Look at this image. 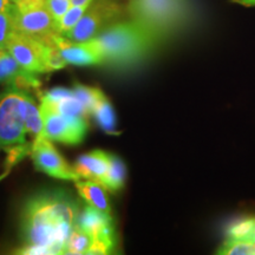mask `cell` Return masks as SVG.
<instances>
[{"label":"cell","mask_w":255,"mask_h":255,"mask_svg":"<svg viewBox=\"0 0 255 255\" xmlns=\"http://www.w3.org/2000/svg\"><path fill=\"white\" fill-rule=\"evenodd\" d=\"M30 155L34 165L39 171H43L55 178L68 181L82 180L73 165L69 164L68 161L60 155L57 148L52 144L51 139L45 136H39L34 138L31 144Z\"/></svg>","instance_id":"cell-10"},{"label":"cell","mask_w":255,"mask_h":255,"mask_svg":"<svg viewBox=\"0 0 255 255\" xmlns=\"http://www.w3.org/2000/svg\"><path fill=\"white\" fill-rule=\"evenodd\" d=\"M216 254L255 255V214L242 216L229 226Z\"/></svg>","instance_id":"cell-11"},{"label":"cell","mask_w":255,"mask_h":255,"mask_svg":"<svg viewBox=\"0 0 255 255\" xmlns=\"http://www.w3.org/2000/svg\"><path fill=\"white\" fill-rule=\"evenodd\" d=\"M87 7L88 6L85 5H72L68 9V12L63 15V18L58 23V30L62 36H65L69 31H71L78 24Z\"/></svg>","instance_id":"cell-19"},{"label":"cell","mask_w":255,"mask_h":255,"mask_svg":"<svg viewBox=\"0 0 255 255\" xmlns=\"http://www.w3.org/2000/svg\"><path fill=\"white\" fill-rule=\"evenodd\" d=\"M253 6H255V0H250L247 4V7H253Z\"/></svg>","instance_id":"cell-26"},{"label":"cell","mask_w":255,"mask_h":255,"mask_svg":"<svg viewBox=\"0 0 255 255\" xmlns=\"http://www.w3.org/2000/svg\"><path fill=\"white\" fill-rule=\"evenodd\" d=\"M55 44L66 64L87 66L100 65V64L105 63L103 52L94 39L87 41H72L65 36L58 34L55 38Z\"/></svg>","instance_id":"cell-12"},{"label":"cell","mask_w":255,"mask_h":255,"mask_svg":"<svg viewBox=\"0 0 255 255\" xmlns=\"http://www.w3.org/2000/svg\"><path fill=\"white\" fill-rule=\"evenodd\" d=\"M11 1H12V2H17L18 0H11Z\"/></svg>","instance_id":"cell-27"},{"label":"cell","mask_w":255,"mask_h":255,"mask_svg":"<svg viewBox=\"0 0 255 255\" xmlns=\"http://www.w3.org/2000/svg\"><path fill=\"white\" fill-rule=\"evenodd\" d=\"M91 116L105 132L110 133V135H119L120 133L117 131V120L113 104L110 103V101L108 100V97L102 90L96 98Z\"/></svg>","instance_id":"cell-16"},{"label":"cell","mask_w":255,"mask_h":255,"mask_svg":"<svg viewBox=\"0 0 255 255\" xmlns=\"http://www.w3.org/2000/svg\"><path fill=\"white\" fill-rule=\"evenodd\" d=\"M30 91L7 87L0 94V146L5 150L27 144L25 104Z\"/></svg>","instance_id":"cell-5"},{"label":"cell","mask_w":255,"mask_h":255,"mask_svg":"<svg viewBox=\"0 0 255 255\" xmlns=\"http://www.w3.org/2000/svg\"><path fill=\"white\" fill-rule=\"evenodd\" d=\"M13 2L11 0H0V11H6L11 7Z\"/></svg>","instance_id":"cell-23"},{"label":"cell","mask_w":255,"mask_h":255,"mask_svg":"<svg viewBox=\"0 0 255 255\" xmlns=\"http://www.w3.org/2000/svg\"><path fill=\"white\" fill-rule=\"evenodd\" d=\"M12 6L6 11H0V50L6 49L9 37L14 32Z\"/></svg>","instance_id":"cell-21"},{"label":"cell","mask_w":255,"mask_h":255,"mask_svg":"<svg viewBox=\"0 0 255 255\" xmlns=\"http://www.w3.org/2000/svg\"><path fill=\"white\" fill-rule=\"evenodd\" d=\"M92 242L94 239L91 235L83 231L79 226H76L70 234L65 254H90Z\"/></svg>","instance_id":"cell-18"},{"label":"cell","mask_w":255,"mask_h":255,"mask_svg":"<svg viewBox=\"0 0 255 255\" xmlns=\"http://www.w3.org/2000/svg\"><path fill=\"white\" fill-rule=\"evenodd\" d=\"M73 94H75L76 97L81 101V103L84 105V108L87 109L89 115L91 116L92 108H94L96 98H97L98 94H100V89L97 88H91L87 87V85L79 84V83H76L72 88Z\"/></svg>","instance_id":"cell-20"},{"label":"cell","mask_w":255,"mask_h":255,"mask_svg":"<svg viewBox=\"0 0 255 255\" xmlns=\"http://www.w3.org/2000/svg\"><path fill=\"white\" fill-rule=\"evenodd\" d=\"M77 226L94 239L90 250L91 255L110 254L116 250V231L111 214L88 205L82 208Z\"/></svg>","instance_id":"cell-9"},{"label":"cell","mask_w":255,"mask_h":255,"mask_svg":"<svg viewBox=\"0 0 255 255\" xmlns=\"http://www.w3.org/2000/svg\"><path fill=\"white\" fill-rule=\"evenodd\" d=\"M233 1H234V2H237V4H239V5H242V6H247L248 1H250V0H233Z\"/></svg>","instance_id":"cell-25"},{"label":"cell","mask_w":255,"mask_h":255,"mask_svg":"<svg viewBox=\"0 0 255 255\" xmlns=\"http://www.w3.org/2000/svg\"><path fill=\"white\" fill-rule=\"evenodd\" d=\"M103 52L105 63L130 65L146 58L164 37L131 19L120 21L94 38Z\"/></svg>","instance_id":"cell-2"},{"label":"cell","mask_w":255,"mask_h":255,"mask_svg":"<svg viewBox=\"0 0 255 255\" xmlns=\"http://www.w3.org/2000/svg\"><path fill=\"white\" fill-rule=\"evenodd\" d=\"M128 19L124 0H91L78 24L65 34L72 41H87Z\"/></svg>","instance_id":"cell-7"},{"label":"cell","mask_w":255,"mask_h":255,"mask_svg":"<svg viewBox=\"0 0 255 255\" xmlns=\"http://www.w3.org/2000/svg\"><path fill=\"white\" fill-rule=\"evenodd\" d=\"M46 5L52 17L55 18L57 24H58L63 15L72 6V1L71 0H46Z\"/></svg>","instance_id":"cell-22"},{"label":"cell","mask_w":255,"mask_h":255,"mask_svg":"<svg viewBox=\"0 0 255 255\" xmlns=\"http://www.w3.org/2000/svg\"><path fill=\"white\" fill-rule=\"evenodd\" d=\"M76 189L87 205L95 207L107 214H111V205L108 199L107 189L101 183L92 180H78L76 181Z\"/></svg>","instance_id":"cell-15"},{"label":"cell","mask_w":255,"mask_h":255,"mask_svg":"<svg viewBox=\"0 0 255 255\" xmlns=\"http://www.w3.org/2000/svg\"><path fill=\"white\" fill-rule=\"evenodd\" d=\"M0 85H7L23 89L38 90L40 81L36 73H32L19 65L13 56L7 50H0Z\"/></svg>","instance_id":"cell-13"},{"label":"cell","mask_w":255,"mask_h":255,"mask_svg":"<svg viewBox=\"0 0 255 255\" xmlns=\"http://www.w3.org/2000/svg\"><path fill=\"white\" fill-rule=\"evenodd\" d=\"M81 210V202L62 189L44 190L30 197L21 212L23 247L17 253L65 254Z\"/></svg>","instance_id":"cell-1"},{"label":"cell","mask_w":255,"mask_h":255,"mask_svg":"<svg viewBox=\"0 0 255 255\" xmlns=\"http://www.w3.org/2000/svg\"><path fill=\"white\" fill-rule=\"evenodd\" d=\"M110 161V154L103 150H94L79 156L73 167L82 180H92L100 183L108 173Z\"/></svg>","instance_id":"cell-14"},{"label":"cell","mask_w":255,"mask_h":255,"mask_svg":"<svg viewBox=\"0 0 255 255\" xmlns=\"http://www.w3.org/2000/svg\"><path fill=\"white\" fill-rule=\"evenodd\" d=\"M110 157L111 161L108 173L100 183L107 190L116 193V191L121 190L124 187L127 177V167L122 159L117 157V156L110 154Z\"/></svg>","instance_id":"cell-17"},{"label":"cell","mask_w":255,"mask_h":255,"mask_svg":"<svg viewBox=\"0 0 255 255\" xmlns=\"http://www.w3.org/2000/svg\"><path fill=\"white\" fill-rule=\"evenodd\" d=\"M187 14L184 0H127L128 19L164 38L184 23Z\"/></svg>","instance_id":"cell-3"},{"label":"cell","mask_w":255,"mask_h":255,"mask_svg":"<svg viewBox=\"0 0 255 255\" xmlns=\"http://www.w3.org/2000/svg\"><path fill=\"white\" fill-rule=\"evenodd\" d=\"M72 1V5H85L88 6L90 4L91 0H71Z\"/></svg>","instance_id":"cell-24"},{"label":"cell","mask_w":255,"mask_h":255,"mask_svg":"<svg viewBox=\"0 0 255 255\" xmlns=\"http://www.w3.org/2000/svg\"><path fill=\"white\" fill-rule=\"evenodd\" d=\"M14 32L26 34L45 44L58 36V24L52 17L46 0H18L12 6Z\"/></svg>","instance_id":"cell-6"},{"label":"cell","mask_w":255,"mask_h":255,"mask_svg":"<svg viewBox=\"0 0 255 255\" xmlns=\"http://www.w3.org/2000/svg\"><path fill=\"white\" fill-rule=\"evenodd\" d=\"M39 109L43 136L46 138L68 145H78L84 141L89 128L87 119L65 116L45 102H40Z\"/></svg>","instance_id":"cell-8"},{"label":"cell","mask_w":255,"mask_h":255,"mask_svg":"<svg viewBox=\"0 0 255 255\" xmlns=\"http://www.w3.org/2000/svg\"><path fill=\"white\" fill-rule=\"evenodd\" d=\"M6 50L21 68L36 75L56 71L68 65L60 56L55 41L45 44L18 32H13L9 37Z\"/></svg>","instance_id":"cell-4"}]
</instances>
